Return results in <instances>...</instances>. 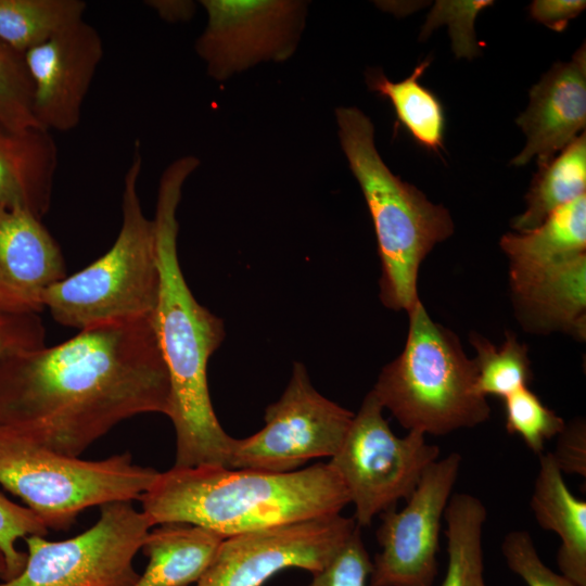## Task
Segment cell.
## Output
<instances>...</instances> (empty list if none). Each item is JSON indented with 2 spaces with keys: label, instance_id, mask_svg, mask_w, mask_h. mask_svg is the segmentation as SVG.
<instances>
[{
  "label": "cell",
  "instance_id": "1",
  "mask_svg": "<svg viewBox=\"0 0 586 586\" xmlns=\"http://www.w3.org/2000/svg\"><path fill=\"white\" fill-rule=\"evenodd\" d=\"M169 400L153 317L90 327L0 359V423L72 457L126 419L167 416Z\"/></svg>",
  "mask_w": 586,
  "mask_h": 586
},
{
  "label": "cell",
  "instance_id": "2",
  "mask_svg": "<svg viewBox=\"0 0 586 586\" xmlns=\"http://www.w3.org/2000/svg\"><path fill=\"white\" fill-rule=\"evenodd\" d=\"M196 169L189 157L171 162L163 171L155 217L160 292L154 329L170 385L169 412L176 434L173 467L229 468L234 438L221 428L207 383L209 357L225 339L224 321L193 296L180 267L177 250V208L182 187Z\"/></svg>",
  "mask_w": 586,
  "mask_h": 586
},
{
  "label": "cell",
  "instance_id": "3",
  "mask_svg": "<svg viewBox=\"0 0 586 586\" xmlns=\"http://www.w3.org/2000/svg\"><path fill=\"white\" fill-rule=\"evenodd\" d=\"M139 500L153 526L189 523L228 537L340 514L349 496L331 464L321 462L291 472L173 467L158 472Z\"/></svg>",
  "mask_w": 586,
  "mask_h": 586
},
{
  "label": "cell",
  "instance_id": "4",
  "mask_svg": "<svg viewBox=\"0 0 586 586\" xmlns=\"http://www.w3.org/2000/svg\"><path fill=\"white\" fill-rule=\"evenodd\" d=\"M340 144L369 208L381 259L380 298L409 313L419 302L421 262L454 231L448 211L395 176L374 143V126L359 109H335Z\"/></svg>",
  "mask_w": 586,
  "mask_h": 586
},
{
  "label": "cell",
  "instance_id": "5",
  "mask_svg": "<svg viewBox=\"0 0 586 586\" xmlns=\"http://www.w3.org/2000/svg\"><path fill=\"white\" fill-rule=\"evenodd\" d=\"M142 168L136 142L124 177L122 226L113 245L84 269L52 285L44 297L53 319L78 330L153 317L160 292L155 225L142 209Z\"/></svg>",
  "mask_w": 586,
  "mask_h": 586
},
{
  "label": "cell",
  "instance_id": "6",
  "mask_svg": "<svg viewBox=\"0 0 586 586\" xmlns=\"http://www.w3.org/2000/svg\"><path fill=\"white\" fill-rule=\"evenodd\" d=\"M408 315L405 347L371 390L382 407L403 428L424 435H446L485 422L491 408L475 391L474 361L458 337L434 322L421 302Z\"/></svg>",
  "mask_w": 586,
  "mask_h": 586
},
{
  "label": "cell",
  "instance_id": "7",
  "mask_svg": "<svg viewBox=\"0 0 586 586\" xmlns=\"http://www.w3.org/2000/svg\"><path fill=\"white\" fill-rule=\"evenodd\" d=\"M157 474L133 463L129 453L86 460L52 450L0 423V484L48 530L67 531L90 507L139 500Z\"/></svg>",
  "mask_w": 586,
  "mask_h": 586
},
{
  "label": "cell",
  "instance_id": "8",
  "mask_svg": "<svg viewBox=\"0 0 586 586\" xmlns=\"http://www.w3.org/2000/svg\"><path fill=\"white\" fill-rule=\"evenodd\" d=\"M383 409L370 391L329 461L346 487L358 527L370 525L375 515L406 500L441 453L421 432L396 436Z\"/></svg>",
  "mask_w": 586,
  "mask_h": 586
},
{
  "label": "cell",
  "instance_id": "9",
  "mask_svg": "<svg viewBox=\"0 0 586 586\" xmlns=\"http://www.w3.org/2000/svg\"><path fill=\"white\" fill-rule=\"evenodd\" d=\"M98 521L64 540L25 537L27 560L20 574L0 586H133V559L153 527L132 501L100 507Z\"/></svg>",
  "mask_w": 586,
  "mask_h": 586
},
{
  "label": "cell",
  "instance_id": "10",
  "mask_svg": "<svg viewBox=\"0 0 586 586\" xmlns=\"http://www.w3.org/2000/svg\"><path fill=\"white\" fill-rule=\"evenodd\" d=\"M354 415L316 391L305 366L294 362L283 394L266 408L264 428L234 438L229 468L291 472L310 459L332 458Z\"/></svg>",
  "mask_w": 586,
  "mask_h": 586
},
{
  "label": "cell",
  "instance_id": "11",
  "mask_svg": "<svg viewBox=\"0 0 586 586\" xmlns=\"http://www.w3.org/2000/svg\"><path fill=\"white\" fill-rule=\"evenodd\" d=\"M356 527L340 513L225 537L195 586H262L290 568L317 573Z\"/></svg>",
  "mask_w": 586,
  "mask_h": 586
},
{
  "label": "cell",
  "instance_id": "12",
  "mask_svg": "<svg viewBox=\"0 0 586 586\" xmlns=\"http://www.w3.org/2000/svg\"><path fill=\"white\" fill-rule=\"evenodd\" d=\"M462 458L454 451L431 463L405 507L381 513L369 586H433L444 512Z\"/></svg>",
  "mask_w": 586,
  "mask_h": 586
},
{
  "label": "cell",
  "instance_id": "13",
  "mask_svg": "<svg viewBox=\"0 0 586 586\" xmlns=\"http://www.w3.org/2000/svg\"><path fill=\"white\" fill-rule=\"evenodd\" d=\"M207 23L195 42L209 77L225 81L267 61L282 62L295 51L307 4L293 0H202Z\"/></svg>",
  "mask_w": 586,
  "mask_h": 586
},
{
  "label": "cell",
  "instance_id": "14",
  "mask_svg": "<svg viewBox=\"0 0 586 586\" xmlns=\"http://www.w3.org/2000/svg\"><path fill=\"white\" fill-rule=\"evenodd\" d=\"M103 52L100 34L82 18L24 54L41 130L64 132L78 126Z\"/></svg>",
  "mask_w": 586,
  "mask_h": 586
},
{
  "label": "cell",
  "instance_id": "15",
  "mask_svg": "<svg viewBox=\"0 0 586 586\" xmlns=\"http://www.w3.org/2000/svg\"><path fill=\"white\" fill-rule=\"evenodd\" d=\"M66 276L61 247L41 218L0 206V311L39 315L49 289Z\"/></svg>",
  "mask_w": 586,
  "mask_h": 586
},
{
  "label": "cell",
  "instance_id": "16",
  "mask_svg": "<svg viewBox=\"0 0 586 586\" xmlns=\"http://www.w3.org/2000/svg\"><path fill=\"white\" fill-rule=\"evenodd\" d=\"M527 109L517 118L526 136L524 149L511 161L537 165L551 161L586 125V49L583 44L571 61L555 64L530 90Z\"/></svg>",
  "mask_w": 586,
  "mask_h": 586
},
{
  "label": "cell",
  "instance_id": "17",
  "mask_svg": "<svg viewBox=\"0 0 586 586\" xmlns=\"http://www.w3.org/2000/svg\"><path fill=\"white\" fill-rule=\"evenodd\" d=\"M58 148L50 132L0 125V206H20L42 218L50 208Z\"/></svg>",
  "mask_w": 586,
  "mask_h": 586
},
{
  "label": "cell",
  "instance_id": "18",
  "mask_svg": "<svg viewBox=\"0 0 586 586\" xmlns=\"http://www.w3.org/2000/svg\"><path fill=\"white\" fill-rule=\"evenodd\" d=\"M510 259L511 288L585 254L586 194L558 208L533 230L500 240Z\"/></svg>",
  "mask_w": 586,
  "mask_h": 586
},
{
  "label": "cell",
  "instance_id": "19",
  "mask_svg": "<svg viewBox=\"0 0 586 586\" xmlns=\"http://www.w3.org/2000/svg\"><path fill=\"white\" fill-rule=\"evenodd\" d=\"M530 506L539 526L560 537V573L586 586V501L571 493L550 451L539 455Z\"/></svg>",
  "mask_w": 586,
  "mask_h": 586
},
{
  "label": "cell",
  "instance_id": "20",
  "mask_svg": "<svg viewBox=\"0 0 586 586\" xmlns=\"http://www.w3.org/2000/svg\"><path fill=\"white\" fill-rule=\"evenodd\" d=\"M224 538L215 531L189 523L153 526L140 550L149 562L133 586L196 584Z\"/></svg>",
  "mask_w": 586,
  "mask_h": 586
},
{
  "label": "cell",
  "instance_id": "21",
  "mask_svg": "<svg viewBox=\"0 0 586 586\" xmlns=\"http://www.w3.org/2000/svg\"><path fill=\"white\" fill-rule=\"evenodd\" d=\"M586 254L513 286L522 313L536 326L585 337Z\"/></svg>",
  "mask_w": 586,
  "mask_h": 586
},
{
  "label": "cell",
  "instance_id": "22",
  "mask_svg": "<svg viewBox=\"0 0 586 586\" xmlns=\"http://www.w3.org/2000/svg\"><path fill=\"white\" fill-rule=\"evenodd\" d=\"M586 136H577L559 155L538 166L525 196L526 209L511 226L526 232L543 224L558 208L585 194Z\"/></svg>",
  "mask_w": 586,
  "mask_h": 586
},
{
  "label": "cell",
  "instance_id": "23",
  "mask_svg": "<svg viewBox=\"0 0 586 586\" xmlns=\"http://www.w3.org/2000/svg\"><path fill=\"white\" fill-rule=\"evenodd\" d=\"M431 59L416 66L411 75L400 81L390 80L382 71L366 73L369 89L392 103L397 120L424 148L438 153L444 148L445 118L441 101L419 78Z\"/></svg>",
  "mask_w": 586,
  "mask_h": 586
},
{
  "label": "cell",
  "instance_id": "24",
  "mask_svg": "<svg viewBox=\"0 0 586 586\" xmlns=\"http://www.w3.org/2000/svg\"><path fill=\"white\" fill-rule=\"evenodd\" d=\"M487 510L477 497L454 493L444 512L447 566L441 586H487L482 547Z\"/></svg>",
  "mask_w": 586,
  "mask_h": 586
},
{
  "label": "cell",
  "instance_id": "25",
  "mask_svg": "<svg viewBox=\"0 0 586 586\" xmlns=\"http://www.w3.org/2000/svg\"><path fill=\"white\" fill-rule=\"evenodd\" d=\"M82 0H0V41L21 54L82 20Z\"/></svg>",
  "mask_w": 586,
  "mask_h": 586
},
{
  "label": "cell",
  "instance_id": "26",
  "mask_svg": "<svg viewBox=\"0 0 586 586\" xmlns=\"http://www.w3.org/2000/svg\"><path fill=\"white\" fill-rule=\"evenodd\" d=\"M471 343L476 351L473 361L477 394L485 398L493 395L504 399L513 392L528 386L532 370L527 348L519 343L514 335H507L500 347L494 346L479 335H472Z\"/></svg>",
  "mask_w": 586,
  "mask_h": 586
},
{
  "label": "cell",
  "instance_id": "27",
  "mask_svg": "<svg viewBox=\"0 0 586 586\" xmlns=\"http://www.w3.org/2000/svg\"><path fill=\"white\" fill-rule=\"evenodd\" d=\"M33 92L24 55L0 41V125L18 132L41 130L34 116Z\"/></svg>",
  "mask_w": 586,
  "mask_h": 586
},
{
  "label": "cell",
  "instance_id": "28",
  "mask_svg": "<svg viewBox=\"0 0 586 586\" xmlns=\"http://www.w3.org/2000/svg\"><path fill=\"white\" fill-rule=\"evenodd\" d=\"M502 400L507 432L519 435L527 448L538 456L544 453L545 442L558 436L565 426L563 419L545 406L528 386Z\"/></svg>",
  "mask_w": 586,
  "mask_h": 586
},
{
  "label": "cell",
  "instance_id": "29",
  "mask_svg": "<svg viewBox=\"0 0 586 586\" xmlns=\"http://www.w3.org/2000/svg\"><path fill=\"white\" fill-rule=\"evenodd\" d=\"M493 4L491 0L436 1L422 27L420 39H425L440 25L447 24L453 51L457 58L472 59L480 54L481 49L474 33L475 17Z\"/></svg>",
  "mask_w": 586,
  "mask_h": 586
},
{
  "label": "cell",
  "instance_id": "30",
  "mask_svg": "<svg viewBox=\"0 0 586 586\" xmlns=\"http://www.w3.org/2000/svg\"><path fill=\"white\" fill-rule=\"evenodd\" d=\"M48 532L34 511L0 493V550L7 563L4 581L20 574L27 560V553L16 548L17 539L31 535L46 536Z\"/></svg>",
  "mask_w": 586,
  "mask_h": 586
},
{
  "label": "cell",
  "instance_id": "31",
  "mask_svg": "<svg viewBox=\"0 0 586 586\" xmlns=\"http://www.w3.org/2000/svg\"><path fill=\"white\" fill-rule=\"evenodd\" d=\"M501 553L509 570L527 586H576L544 563L526 531L514 530L506 534L501 543Z\"/></svg>",
  "mask_w": 586,
  "mask_h": 586
},
{
  "label": "cell",
  "instance_id": "32",
  "mask_svg": "<svg viewBox=\"0 0 586 586\" xmlns=\"http://www.w3.org/2000/svg\"><path fill=\"white\" fill-rule=\"evenodd\" d=\"M372 561L356 527L335 557L313 574L309 586H367Z\"/></svg>",
  "mask_w": 586,
  "mask_h": 586
},
{
  "label": "cell",
  "instance_id": "33",
  "mask_svg": "<svg viewBox=\"0 0 586 586\" xmlns=\"http://www.w3.org/2000/svg\"><path fill=\"white\" fill-rule=\"evenodd\" d=\"M42 345L44 328L39 315H10L0 311V359Z\"/></svg>",
  "mask_w": 586,
  "mask_h": 586
},
{
  "label": "cell",
  "instance_id": "34",
  "mask_svg": "<svg viewBox=\"0 0 586 586\" xmlns=\"http://www.w3.org/2000/svg\"><path fill=\"white\" fill-rule=\"evenodd\" d=\"M562 474L586 476V428L577 420L565 424L558 434L555 451H550Z\"/></svg>",
  "mask_w": 586,
  "mask_h": 586
},
{
  "label": "cell",
  "instance_id": "35",
  "mask_svg": "<svg viewBox=\"0 0 586 586\" xmlns=\"http://www.w3.org/2000/svg\"><path fill=\"white\" fill-rule=\"evenodd\" d=\"M585 7L582 0H535L530 5V14L538 23L561 33Z\"/></svg>",
  "mask_w": 586,
  "mask_h": 586
},
{
  "label": "cell",
  "instance_id": "36",
  "mask_svg": "<svg viewBox=\"0 0 586 586\" xmlns=\"http://www.w3.org/2000/svg\"><path fill=\"white\" fill-rule=\"evenodd\" d=\"M144 3L170 23L187 21L194 12V3L191 1L150 0Z\"/></svg>",
  "mask_w": 586,
  "mask_h": 586
},
{
  "label": "cell",
  "instance_id": "37",
  "mask_svg": "<svg viewBox=\"0 0 586 586\" xmlns=\"http://www.w3.org/2000/svg\"><path fill=\"white\" fill-rule=\"evenodd\" d=\"M5 573H7V563H5V559L0 550V579L1 581H4L5 578Z\"/></svg>",
  "mask_w": 586,
  "mask_h": 586
}]
</instances>
